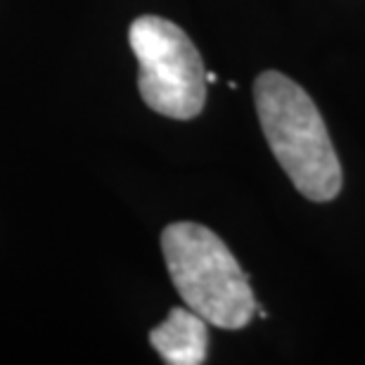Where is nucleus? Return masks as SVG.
<instances>
[{
	"instance_id": "obj_1",
	"label": "nucleus",
	"mask_w": 365,
	"mask_h": 365,
	"mask_svg": "<svg viewBox=\"0 0 365 365\" xmlns=\"http://www.w3.org/2000/svg\"><path fill=\"white\" fill-rule=\"evenodd\" d=\"M254 102L268 148L299 192L311 202H330L341 190V164L316 102L280 71L254 81Z\"/></svg>"
},
{
	"instance_id": "obj_3",
	"label": "nucleus",
	"mask_w": 365,
	"mask_h": 365,
	"mask_svg": "<svg viewBox=\"0 0 365 365\" xmlns=\"http://www.w3.org/2000/svg\"><path fill=\"white\" fill-rule=\"evenodd\" d=\"M145 105L169 119H195L207 102V69L195 43L173 21L143 14L128 29Z\"/></svg>"
},
{
	"instance_id": "obj_4",
	"label": "nucleus",
	"mask_w": 365,
	"mask_h": 365,
	"mask_svg": "<svg viewBox=\"0 0 365 365\" xmlns=\"http://www.w3.org/2000/svg\"><path fill=\"white\" fill-rule=\"evenodd\" d=\"M152 349L169 365H200L207 361V320L192 309H171L162 325L150 332Z\"/></svg>"
},
{
	"instance_id": "obj_2",
	"label": "nucleus",
	"mask_w": 365,
	"mask_h": 365,
	"mask_svg": "<svg viewBox=\"0 0 365 365\" xmlns=\"http://www.w3.org/2000/svg\"><path fill=\"white\" fill-rule=\"evenodd\" d=\"M162 252L173 287L187 309L221 330H242L257 311L250 277L214 230L200 223H171Z\"/></svg>"
},
{
	"instance_id": "obj_5",
	"label": "nucleus",
	"mask_w": 365,
	"mask_h": 365,
	"mask_svg": "<svg viewBox=\"0 0 365 365\" xmlns=\"http://www.w3.org/2000/svg\"><path fill=\"white\" fill-rule=\"evenodd\" d=\"M216 81V74L214 71H207V83H214Z\"/></svg>"
}]
</instances>
